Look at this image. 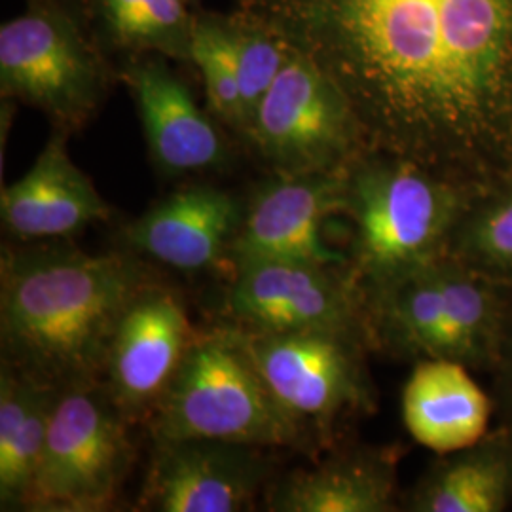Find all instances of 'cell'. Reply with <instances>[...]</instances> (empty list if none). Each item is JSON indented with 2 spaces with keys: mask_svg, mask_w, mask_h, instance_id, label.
<instances>
[{
  "mask_svg": "<svg viewBox=\"0 0 512 512\" xmlns=\"http://www.w3.org/2000/svg\"><path fill=\"white\" fill-rule=\"evenodd\" d=\"M148 285L147 268L128 253L4 251L2 363L57 387L101 380L116 329Z\"/></svg>",
  "mask_w": 512,
  "mask_h": 512,
  "instance_id": "1",
  "label": "cell"
},
{
  "mask_svg": "<svg viewBox=\"0 0 512 512\" xmlns=\"http://www.w3.org/2000/svg\"><path fill=\"white\" fill-rule=\"evenodd\" d=\"M154 440L298 446L304 431L277 404L236 329L196 334L148 416Z\"/></svg>",
  "mask_w": 512,
  "mask_h": 512,
  "instance_id": "2",
  "label": "cell"
},
{
  "mask_svg": "<svg viewBox=\"0 0 512 512\" xmlns=\"http://www.w3.org/2000/svg\"><path fill=\"white\" fill-rule=\"evenodd\" d=\"M452 184L425 165L391 158L348 169V209L355 224V281L368 291L448 255L467 211Z\"/></svg>",
  "mask_w": 512,
  "mask_h": 512,
  "instance_id": "3",
  "label": "cell"
},
{
  "mask_svg": "<svg viewBox=\"0 0 512 512\" xmlns=\"http://www.w3.org/2000/svg\"><path fill=\"white\" fill-rule=\"evenodd\" d=\"M101 42L69 0H29L0 27V92L44 112L71 133L90 122L109 92Z\"/></svg>",
  "mask_w": 512,
  "mask_h": 512,
  "instance_id": "4",
  "label": "cell"
},
{
  "mask_svg": "<svg viewBox=\"0 0 512 512\" xmlns=\"http://www.w3.org/2000/svg\"><path fill=\"white\" fill-rule=\"evenodd\" d=\"M129 421L103 380L59 387L25 511H107L135 459Z\"/></svg>",
  "mask_w": 512,
  "mask_h": 512,
  "instance_id": "5",
  "label": "cell"
},
{
  "mask_svg": "<svg viewBox=\"0 0 512 512\" xmlns=\"http://www.w3.org/2000/svg\"><path fill=\"white\" fill-rule=\"evenodd\" d=\"M243 137L274 173H340L348 171L365 133L336 80L289 46Z\"/></svg>",
  "mask_w": 512,
  "mask_h": 512,
  "instance_id": "6",
  "label": "cell"
},
{
  "mask_svg": "<svg viewBox=\"0 0 512 512\" xmlns=\"http://www.w3.org/2000/svg\"><path fill=\"white\" fill-rule=\"evenodd\" d=\"M461 158L512 147V0H439Z\"/></svg>",
  "mask_w": 512,
  "mask_h": 512,
  "instance_id": "7",
  "label": "cell"
},
{
  "mask_svg": "<svg viewBox=\"0 0 512 512\" xmlns=\"http://www.w3.org/2000/svg\"><path fill=\"white\" fill-rule=\"evenodd\" d=\"M226 310L239 329L329 332L363 342L370 319L355 277L330 264L238 260Z\"/></svg>",
  "mask_w": 512,
  "mask_h": 512,
  "instance_id": "8",
  "label": "cell"
},
{
  "mask_svg": "<svg viewBox=\"0 0 512 512\" xmlns=\"http://www.w3.org/2000/svg\"><path fill=\"white\" fill-rule=\"evenodd\" d=\"M239 332L275 401L304 433L365 401L361 342L329 332Z\"/></svg>",
  "mask_w": 512,
  "mask_h": 512,
  "instance_id": "9",
  "label": "cell"
},
{
  "mask_svg": "<svg viewBox=\"0 0 512 512\" xmlns=\"http://www.w3.org/2000/svg\"><path fill=\"white\" fill-rule=\"evenodd\" d=\"M348 209V171L274 173L256 190L228 255L238 260L342 264L323 241V224Z\"/></svg>",
  "mask_w": 512,
  "mask_h": 512,
  "instance_id": "10",
  "label": "cell"
},
{
  "mask_svg": "<svg viewBox=\"0 0 512 512\" xmlns=\"http://www.w3.org/2000/svg\"><path fill=\"white\" fill-rule=\"evenodd\" d=\"M154 442L141 501L148 511H245L270 475L262 446L207 439Z\"/></svg>",
  "mask_w": 512,
  "mask_h": 512,
  "instance_id": "11",
  "label": "cell"
},
{
  "mask_svg": "<svg viewBox=\"0 0 512 512\" xmlns=\"http://www.w3.org/2000/svg\"><path fill=\"white\" fill-rule=\"evenodd\" d=\"M194 336L173 291L150 283L137 294L116 329L103 374L110 399L126 420H148Z\"/></svg>",
  "mask_w": 512,
  "mask_h": 512,
  "instance_id": "12",
  "label": "cell"
},
{
  "mask_svg": "<svg viewBox=\"0 0 512 512\" xmlns=\"http://www.w3.org/2000/svg\"><path fill=\"white\" fill-rule=\"evenodd\" d=\"M158 169L181 177L224 165L226 141L164 55H133L122 71Z\"/></svg>",
  "mask_w": 512,
  "mask_h": 512,
  "instance_id": "13",
  "label": "cell"
},
{
  "mask_svg": "<svg viewBox=\"0 0 512 512\" xmlns=\"http://www.w3.org/2000/svg\"><path fill=\"white\" fill-rule=\"evenodd\" d=\"M67 139V131L55 129L31 169L2 188L0 217L12 238L27 243L71 238L93 222L109 219V203L74 164Z\"/></svg>",
  "mask_w": 512,
  "mask_h": 512,
  "instance_id": "14",
  "label": "cell"
},
{
  "mask_svg": "<svg viewBox=\"0 0 512 512\" xmlns=\"http://www.w3.org/2000/svg\"><path fill=\"white\" fill-rule=\"evenodd\" d=\"M243 205L215 186H190L167 196L129 224V245L165 266L198 272L228 255L243 222Z\"/></svg>",
  "mask_w": 512,
  "mask_h": 512,
  "instance_id": "15",
  "label": "cell"
},
{
  "mask_svg": "<svg viewBox=\"0 0 512 512\" xmlns=\"http://www.w3.org/2000/svg\"><path fill=\"white\" fill-rule=\"evenodd\" d=\"M490 399L469 374L467 365L421 359L403 389L406 431L420 446L448 456L484 439L490 423Z\"/></svg>",
  "mask_w": 512,
  "mask_h": 512,
  "instance_id": "16",
  "label": "cell"
},
{
  "mask_svg": "<svg viewBox=\"0 0 512 512\" xmlns=\"http://www.w3.org/2000/svg\"><path fill=\"white\" fill-rule=\"evenodd\" d=\"M395 505V465L374 452H349L281 478L268 499L277 512H387Z\"/></svg>",
  "mask_w": 512,
  "mask_h": 512,
  "instance_id": "17",
  "label": "cell"
},
{
  "mask_svg": "<svg viewBox=\"0 0 512 512\" xmlns=\"http://www.w3.org/2000/svg\"><path fill=\"white\" fill-rule=\"evenodd\" d=\"M59 387L16 366L0 374V503L23 509L50 429Z\"/></svg>",
  "mask_w": 512,
  "mask_h": 512,
  "instance_id": "18",
  "label": "cell"
},
{
  "mask_svg": "<svg viewBox=\"0 0 512 512\" xmlns=\"http://www.w3.org/2000/svg\"><path fill=\"white\" fill-rule=\"evenodd\" d=\"M512 501V435H486L444 456L410 499L418 512H501Z\"/></svg>",
  "mask_w": 512,
  "mask_h": 512,
  "instance_id": "19",
  "label": "cell"
},
{
  "mask_svg": "<svg viewBox=\"0 0 512 512\" xmlns=\"http://www.w3.org/2000/svg\"><path fill=\"white\" fill-rule=\"evenodd\" d=\"M186 4L188 0H86V10L101 46L190 61L196 16Z\"/></svg>",
  "mask_w": 512,
  "mask_h": 512,
  "instance_id": "20",
  "label": "cell"
},
{
  "mask_svg": "<svg viewBox=\"0 0 512 512\" xmlns=\"http://www.w3.org/2000/svg\"><path fill=\"white\" fill-rule=\"evenodd\" d=\"M446 325V359L480 365L494 357L503 334V306L492 279L452 256L437 262Z\"/></svg>",
  "mask_w": 512,
  "mask_h": 512,
  "instance_id": "21",
  "label": "cell"
},
{
  "mask_svg": "<svg viewBox=\"0 0 512 512\" xmlns=\"http://www.w3.org/2000/svg\"><path fill=\"white\" fill-rule=\"evenodd\" d=\"M222 19L238 71L243 110V126L239 133L243 135L258 103L270 90L281 67L285 65L289 44L266 23L249 16L243 10L234 16H222Z\"/></svg>",
  "mask_w": 512,
  "mask_h": 512,
  "instance_id": "22",
  "label": "cell"
},
{
  "mask_svg": "<svg viewBox=\"0 0 512 512\" xmlns=\"http://www.w3.org/2000/svg\"><path fill=\"white\" fill-rule=\"evenodd\" d=\"M448 256L490 279H512V190L465 211Z\"/></svg>",
  "mask_w": 512,
  "mask_h": 512,
  "instance_id": "23",
  "label": "cell"
},
{
  "mask_svg": "<svg viewBox=\"0 0 512 512\" xmlns=\"http://www.w3.org/2000/svg\"><path fill=\"white\" fill-rule=\"evenodd\" d=\"M190 61L202 73L211 112L224 124L241 131L243 110L238 71L222 16H196Z\"/></svg>",
  "mask_w": 512,
  "mask_h": 512,
  "instance_id": "24",
  "label": "cell"
}]
</instances>
